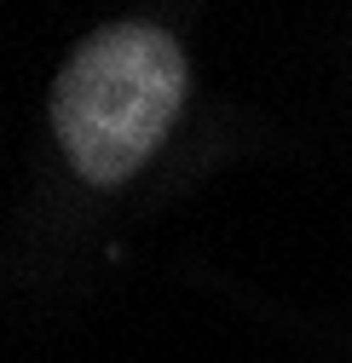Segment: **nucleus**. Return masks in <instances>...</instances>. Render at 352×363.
I'll return each mask as SVG.
<instances>
[{
    "label": "nucleus",
    "mask_w": 352,
    "mask_h": 363,
    "mask_svg": "<svg viewBox=\"0 0 352 363\" xmlns=\"http://www.w3.org/2000/svg\"><path fill=\"white\" fill-rule=\"evenodd\" d=\"M185 104V52L156 23H110L81 40L53 86V133L87 185L133 179Z\"/></svg>",
    "instance_id": "1"
}]
</instances>
